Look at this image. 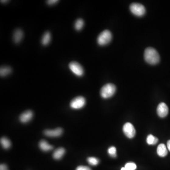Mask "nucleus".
Listing matches in <instances>:
<instances>
[{
	"label": "nucleus",
	"mask_w": 170,
	"mask_h": 170,
	"mask_svg": "<svg viewBox=\"0 0 170 170\" xmlns=\"http://www.w3.org/2000/svg\"><path fill=\"white\" fill-rule=\"evenodd\" d=\"M144 58L148 64L151 65L158 64L160 61V56L158 53L152 47L147 48L144 52Z\"/></svg>",
	"instance_id": "obj_1"
},
{
	"label": "nucleus",
	"mask_w": 170,
	"mask_h": 170,
	"mask_svg": "<svg viewBox=\"0 0 170 170\" xmlns=\"http://www.w3.org/2000/svg\"><path fill=\"white\" fill-rule=\"evenodd\" d=\"M116 88L113 84L109 83L104 85L100 91V95L102 98L107 99L113 96L116 92Z\"/></svg>",
	"instance_id": "obj_2"
},
{
	"label": "nucleus",
	"mask_w": 170,
	"mask_h": 170,
	"mask_svg": "<svg viewBox=\"0 0 170 170\" xmlns=\"http://www.w3.org/2000/svg\"><path fill=\"white\" fill-rule=\"evenodd\" d=\"M112 39V34L108 30L102 32L97 38V43L100 46H103L108 44Z\"/></svg>",
	"instance_id": "obj_3"
},
{
	"label": "nucleus",
	"mask_w": 170,
	"mask_h": 170,
	"mask_svg": "<svg viewBox=\"0 0 170 170\" xmlns=\"http://www.w3.org/2000/svg\"><path fill=\"white\" fill-rule=\"evenodd\" d=\"M130 10L134 15L138 17L143 16L146 13L144 6L138 3H133L130 5Z\"/></svg>",
	"instance_id": "obj_4"
},
{
	"label": "nucleus",
	"mask_w": 170,
	"mask_h": 170,
	"mask_svg": "<svg viewBox=\"0 0 170 170\" xmlns=\"http://www.w3.org/2000/svg\"><path fill=\"white\" fill-rule=\"evenodd\" d=\"M69 68L75 75L82 77L84 73L83 68L79 63L76 61L70 62L69 65Z\"/></svg>",
	"instance_id": "obj_5"
},
{
	"label": "nucleus",
	"mask_w": 170,
	"mask_h": 170,
	"mask_svg": "<svg viewBox=\"0 0 170 170\" xmlns=\"http://www.w3.org/2000/svg\"><path fill=\"white\" fill-rule=\"evenodd\" d=\"M86 99L83 96H78L74 98L70 103V106L73 109H80L86 105Z\"/></svg>",
	"instance_id": "obj_6"
},
{
	"label": "nucleus",
	"mask_w": 170,
	"mask_h": 170,
	"mask_svg": "<svg viewBox=\"0 0 170 170\" xmlns=\"http://www.w3.org/2000/svg\"><path fill=\"white\" fill-rule=\"evenodd\" d=\"M123 131L127 137L132 138L135 136L136 130L132 124L130 123H126L123 127Z\"/></svg>",
	"instance_id": "obj_7"
},
{
	"label": "nucleus",
	"mask_w": 170,
	"mask_h": 170,
	"mask_svg": "<svg viewBox=\"0 0 170 170\" xmlns=\"http://www.w3.org/2000/svg\"><path fill=\"white\" fill-rule=\"evenodd\" d=\"M169 109L165 102H161L157 108V113L160 117L164 118L168 115Z\"/></svg>",
	"instance_id": "obj_8"
},
{
	"label": "nucleus",
	"mask_w": 170,
	"mask_h": 170,
	"mask_svg": "<svg viewBox=\"0 0 170 170\" xmlns=\"http://www.w3.org/2000/svg\"><path fill=\"white\" fill-rule=\"evenodd\" d=\"M62 132V129L61 128H58L54 130H44V134L45 135L49 137H58L61 135Z\"/></svg>",
	"instance_id": "obj_9"
},
{
	"label": "nucleus",
	"mask_w": 170,
	"mask_h": 170,
	"mask_svg": "<svg viewBox=\"0 0 170 170\" xmlns=\"http://www.w3.org/2000/svg\"><path fill=\"white\" fill-rule=\"evenodd\" d=\"M33 116V113L32 111H26L20 115L19 117V120L20 122L23 123H28L31 120Z\"/></svg>",
	"instance_id": "obj_10"
},
{
	"label": "nucleus",
	"mask_w": 170,
	"mask_h": 170,
	"mask_svg": "<svg viewBox=\"0 0 170 170\" xmlns=\"http://www.w3.org/2000/svg\"><path fill=\"white\" fill-rule=\"evenodd\" d=\"M24 36V33L21 29H16L13 35V40L15 43H19L21 41Z\"/></svg>",
	"instance_id": "obj_11"
},
{
	"label": "nucleus",
	"mask_w": 170,
	"mask_h": 170,
	"mask_svg": "<svg viewBox=\"0 0 170 170\" xmlns=\"http://www.w3.org/2000/svg\"><path fill=\"white\" fill-rule=\"evenodd\" d=\"M39 147L40 149L44 152L51 151L54 148L53 146L49 145L48 143L44 140H42L39 142Z\"/></svg>",
	"instance_id": "obj_12"
},
{
	"label": "nucleus",
	"mask_w": 170,
	"mask_h": 170,
	"mask_svg": "<svg viewBox=\"0 0 170 170\" xmlns=\"http://www.w3.org/2000/svg\"><path fill=\"white\" fill-rule=\"evenodd\" d=\"M157 153L160 157H165L168 154L167 148L165 144H161L158 145L157 148Z\"/></svg>",
	"instance_id": "obj_13"
},
{
	"label": "nucleus",
	"mask_w": 170,
	"mask_h": 170,
	"mask_svg": "<svg viewBox=\"0 0 170 170\" xmlns=\"http://www.w3.org/2000/svg\"><path fill=\"white\" fill-rule=\"evenodd\" d=\"M65 153V150L62 147L57 148L54 152L53 156L55 160H60L63 157Z\"/></svg>",
	"instance_id": "obj_14"
},
{
	"label": "nucleus",
	"mask_w": 170,
	"mask_h": 170,
	"mask_svg": "<svg viewBox=\"0 0 170 170\" xmlns=\"http://www.w3.org/2000/svg\"><path fill=\"white\" fill-rule=\"evenodd\" d=\"M51 40V33L49 31H47L46 33L43 34L42 38L41 43L42 44L43 46H46L49 43H50Z\"/></svg>",
	"instance_id": "obj_15"
},
{
	"label": "nucleus",
	"mask_w": 170,
	"mask_h": 170,
	"mask_svg": "<svg viewBox=\"0 0 170 170\" xmlns=\"http://www.w3.org/2000/svg\"><path fill=\"white\" fill-rule=\"evenodd\" d=\"M12 72V69L10 66H2L0 68V75L4 77L11 74Z\"/></svg>",
	"instance_id": "obj_16"
},
{
	"label": "nucleus",
	"mask_w": 170,
	"mask_h": 170,
	"mask_svg": "<svg viewBox=\"0 0 170 170\" xmlns=\"http://www.w3.org/2000/svg\"><path fill=\"white\" fill-rule=\"evenodd\" d=\"M1 144L4 149H8L10 148L11 146V142L8 138L3 137L1 139Z\"/></svg>",
	"instance_id": "obj_17"
},
{
	"label": "nucleus",
	"mask_w": 170,
	"mask_h": 170,
	"mask_svg": "<svg viewBox=\"0 0 170 170\" xmlns=\"http://www.w3.org/2000/svg\"><path fill=\"white\" fill-rule=\"evenodd\" d=\"M158 141V139L151 134H150L147 137V142L148 145H155Z\"/></svg>",
	"instance_id": "obj_18"
},
{
	"label": "nucleus",
	"mask_w": 170,
	"mask_h": 170,
	"mask_svg": "<svg viewBox=\"0 0 170 170\" xmlns=\"http://www.w3.org/2000/svg\"><path fill=\"white\" fill-rule=\"evenodd\" d=\"M84 25V21L82 19H78L76 20L74 25L75 29L77 31H80L83 28Z\"/></svg>",
	"instance_id": "obj_19"
},
{
	"label": "nucleus",
	"mask_w": 170,
	"mask_h": 170,
	"mask_svg": "<svg viewBox=\"0 0 170 170\" xmlns=\"http://www.w3.org/2000/svg\"><path fill=\"white\" fill-rule=\"evenodd\" d=\"M137 165L135 164L133 162H129L125 165L124 167H123L121 170H136Z\"/></svg>",
	"instance_id": "obj_20"
},
{
	"label": "nucleus",
	"mask_w": 170,
	"mask_h": 170,
	"mask_svg": "<svg viewBox=\"0 0 170 170\" xmlns=\"http://www.w3.org/2000/svg\"><path fill=\"white\" fill-rule=\"evenodd\" d=\"M87 161L89 165L93 166H95L97 165L99 163V160L97 158H95V157H89L87 159Z\"/></svg>",
	"instance_id": "obj_21"
},
{
	"label": "nucleus",
	"mask_w": 170,
	"mask_h": 170,
	"mask_svg": "<svg viewBox=\"0 0 170 170\" xmlns=\"http://www.w3.org/2000/svg\"><path fill=\"white\" fill-rule=\"evenodd\" d=\"M108 153L109 155L112 158H116L117 156L116 154V148L113 146L110 147L108 149Z\"/></svg>",
	"instance_id": "obj_22"
},
{
	"label": "nucleus",
	"mask_w": 170,
	"mask_h": 170,
	"mask_svg": "<svg viewBox=\"0 0 170 170\" xmlns=\"http://www.w3.org/2000/svg\"><path fill=\"white\" fill-rule=\"evenodd\" d=\"M76 170H91V169L88 166L80 165L76 168Z\"/></svg>",
	"instance_id": "obj_23"
},
{
	"label": "nucleus",
	"mask_w": 170,
	"mask_h": 170,
	"mask_svg": "<svg viewBox=\"0 0 170 170\" xmlns=\"http://www.w3.org/2000/svg\"><path fill=\"white\" fill-rule=\"evenodd\" d=\"M59 2V1H58V0H49V1H47V3L48 5H54V4H56Z\"/></svg>",
	"instance_id": "obj_24"
},
{
	"label": "nucleus",
	"mask_w": 170,
	"mask_h": 170,
	"mask_svg": "<svg viewBox=\"0 0 170 170\" xmlns=\"http://www.w3.org/2000/svg\"><path fill=\"white\" fill-rule=\"evenodd\" d=\"M0 170H9V169L6 165L1 164L0 165Z\"/></svg>",
	"instance_id": "obj_25"
},
{
	"label": "nucleus",
	"mask_w": 170,
	"mask_h": 170,
	"mask_svg": "<svg viewBox=\"0 0 170 170\" xmlns=\"http://www.w3.org/2000/svg\"><path fill=\"white\" fill-rule=\"evenodd\" d=\"M167 146L168 150H169V151L170 152V140H169V141H167Z\"/></svg>",
	"instance_id": "obj_26"
},
{
	"label": "nucleus",
	"mask_w": 170,
	"mask_h": 170,
	"mask_svg": "<svg viewBox=\"0 0 170 170\" xmlns=\"http://www.w3.org/2000/svg\"><path fill=\"white\" fill-rule=\"evenodd\" d=\"M9 2L8 1H3V0H2V1H1V3H6V2Z\"/></svg>",
	"instance_id": "obj_27"
}]
</instances>
